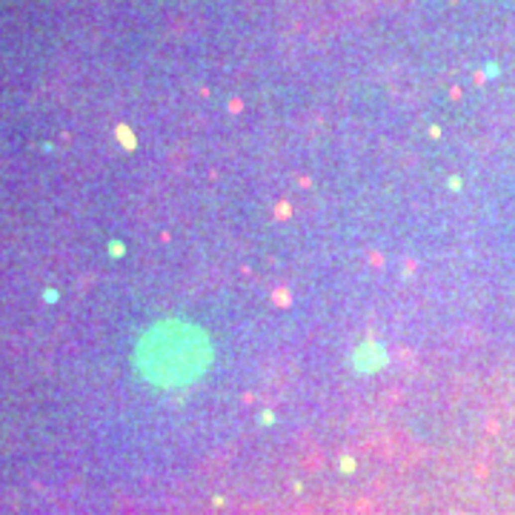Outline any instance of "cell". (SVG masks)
Segmentation results:
<instances>
[{"label":"cell","mask_w":515,"mask_h":515,"mask_svg":"<svg viewBox=\"0 0 515 515\" xmlns=\"http://www.w3.org/2000/svg\"><path fill=\"white\" fill-rule=\"evenodd\" d=\"M209 358V341L189 323H160L143 343V369L160 384H189Z\"/></svg>","instance_id":"obj_1"}]
</instances>
